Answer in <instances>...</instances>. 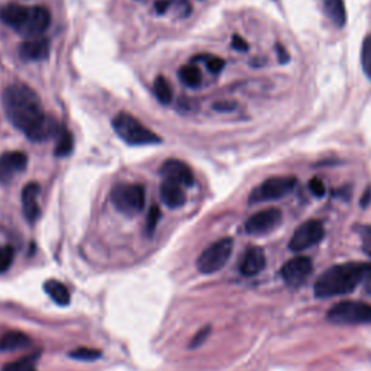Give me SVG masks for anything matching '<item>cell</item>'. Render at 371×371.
Segmentation results:
<instances>
[{
    "mask_svg": "<svg viewBox=\"0 0 371 371\" xmlns=\"http://www.w3.org/2000/svg\"><path fill=\"white\" fill-rule=\"evenodd\" d=\"M328 321L335 325L371 324V304L363 302H341L332 306Z\"/></svg>",
    "mask_w": 371,
    "mask_h": 371,
    "instance_id": "6",
    "label": "cell"
},
{
    "mask_svg": "<svg viewBox=\"0 0 371 371\" xmlns=\"http://www.w3.org/2000/svg\"><path fill=\"white\" fill-rule=\"evenodd\" d=\"M31 344V338L19 331H10L0 337V352H14L27 348Z\"/></svg>",
    "mask_w": 371,
    "mask_h": 371,
    "instance_id": "19",
    "label": "cell"
},
{
    "mask_svg": "<svg viewBox=\"0 0 371 371\" xmlns=\"http://www.w3.org/2000/svg\"><path fill=\"white\" fill-rule=\"evenodd\" d=\"M309 190H311V193L318 198V199H321L326 195V187L324 184V182L321 180V178L319 177H313L311 178V182H309Z\"/></svg>",
    "mask_w": 371,
    "mask_h": 371,
    "instance_id": "31",
    "label": "cell"
},
{
    "mask_svg": "<svg viewBox=\"0 0 371 371\" xmlns=\"http://www.w3.org/2000/svg\"><path fill=\"white\" fill-rule=\"evenodd\" d=\"M40 354L35 352L27 357H22L16 361H12L3 366L2 371H36V360Z\"/></svg>",
    "mask_w": 371,
    "mask_h": 371,
    "instance_id": "25",
    "label": "cell"
},
{
    "mask_svg": "<svg viewBox=\"0 0 371 371\" xmlns=\"http://www.w3.org/2000/svg\"><path fill=\"white\" fill-rule=\"evenodd\" d=\"M232 48L237 51H241V53H244V51H248L250 47L244 38H241L239 35H234L232 36Z\"/></svg>",
    "mask_w": 371,
    "mask_h": 371,
    "instance_id": "33",
    "label": "cell"
},
{
    "mask_svg": "<svg viewBox=\"0 0 371 371\" xmlns=\"http://www.w3.org/2000/svg\"><path fill=\"white\" fill-rule=\"evenodd\" d=\"M161 217V211L160 208L157 206V204H152V206L149 208L148 211V215H147V222H145V232L148 235H152L156 231V228L158 225V221Z\"/></svg>",
    "mask_w": 371,
    "mask_h": 371,
    "instance_id": "27",
    "label": "cell"
},
{
    "mask_svg": "<svg viewBox=\"0 0 371 371\" xmlns=\"http://www.w3.org/2000/svg\"><path fill=\"white\" fill-rule=\"evenodd\" d=\"M2 105L9 122L35 143L45 141L61 130L47 118L40 96L27 84L8 86L2 95Z\"/></svg>",
    "mask_w": 371,
    "mask_h": 371,
    "instance_id": "1",
    "label": "cell"
},
{
    "mask_svg": "<svg viewBox=\"0 0 371 371\" xmlns=\"http://www.w3.org/2000/svg\"><path fill=\"white\" fill-rule=\"evenodd\" d=\"M264 267H265L264 251L259 247H251L246 251L244 259H242L239 265V270L244 276L251 277L261 273L264 270Z\"/></svg>",
    "mask_w": 371,
    "mask_h": 371,
    "instance_id": "16",
    "label": "cell"
},
{
    "mask_svg": "<svg viewBox=\"0 0 371 371\" xmlns=\"http://www.w3.org/2000/svg\"><path fill=\"white\" fill-rule=\"evenodd\" d=\"M28 156L22 151H10L0 156V183H10L14 177L27 170Z\"/></svg>",
    "mask_w": 371,
    "mask_h": 371,
    "instance_id": "11",
    "label": "cell"
},
{
    "mask_svg": "<svg viewBox=\"0 0 371 371\" xmlns=\"http://www.w3.org/2000/svg\"><path fill=\"white\" fill-rule=\"evenodd\" d=\"M276 48H277V57H278V61H280L281 64H286V62L290 60V54L287 53L286 47H285L283 44H277Z\"/></svg>",
    "mask_w": 371,
    "mask_h": 371,
    "instance_id": "34",
    "label": "cell"
},
{
    "mask_svg": "<svg viewBox=\"0 0 371 371\" xmlns=\"http://www.w3.org/2000/svg\"><path fill=\"white\" fill-rule=\"evenodd\" d=\"M370 203H371V190L367 189V190L364 191L363 199H361V206H363V208H367Z\"/></svg>",
    "mask_w": 371,
    "mask_h": 371,
    "instance_id": "37",
    "label": "cell"
},
{
    "mask_svg": "<svg viewBox=\"0 0 371 371\" xmlns=\"http://www.w3.org/2000/svg\"><path fill=\"white\" fill-rule=\"evenodd\" d=\"M44 289H45V293L48 294V296L53 299L57 304L67 306L70 303V291L66 286L61 283V281H58L56 278H51V280L45 281Z\"/></svg>",
    "mask_w": 371,
    "mask_h": 371,
    "instance_id": "21",
    "label": "cell"
},
{
    "mask_svg": "<svg viewBox=\"0 0 371 371\" xmlns=\"http://www.w3.org/2000/svg\"><path fill=\"white\" fill-rule=\"evenodd\" d=\"M325 235V229L322 222L319 221H308L302 224L296 231H294L290 242H289V248L294 252L304 251L313 246H316L318 242H321Z\"/></svg>",
    "mask_w": 371,
    "mask_h": 371,
    "instance_id": "8",
    "label": "cell"
},
{
    "mask_svg": "<svg viewBox=\"0 0 371 371\" xmlns=\"http://www.w3.org/2000/svg\"><path fill=\"white\" fill-rule=\"evenodd\" d=\"M235 104H232V101H221V104H216L213 108L217 110V112H231L235 109Z\"/></svg>",
    "mask_w": 371,
    "mask_h": 371,
    "instance_id": "36",
    "label": "cell"
},
{
    "mask_svg": "<svg viewBox=\"0 0 371 371\" xmlns=\"http://www.w3.org/2000/svg\"><path fill=\"white\" fill-rule=\"evenodd\" d=\"M161 176L164 177V180H169L173 183L180 184L183 187H191L195 184V174L191 171L189 165L180 160H167L160 170Z\"/></svg>",
    "mask_w": 371,
    "mask_h": 371,
    "instance_id": "12",
    "label": "cell"
},
{
    "mask_svg": "<svg viewBox=\"0 0 371 371\" xmlns=\"http://www.w3.org/2000/svg\"><path fill=\"white\" fill-rule=\"evenodd\" d=\"M41 187L36 182H31L22 190V209L25 219L34 224L41 215L40 204H38V195H40Z\"/></svg>",
    "mask_w": 371,
    "mask_h": 371,
    "instance_id": "14",
    "label": "cell"
},
{
    "mask_svg": "<svg viewBox=\"0 0 371 371\" xmlns=\"http://www.w3.org/2000/svg\"><path fill=\"white\" fill-rule=\"evenodd\" d=\"M74 148V138L71 135L70 131L64 130V128H61L60 132H58V139H57V145H56V149H54V154L60 158L62 157H67L71 154V151Z\"/></svg>",
    "mask_w": 371,
    "mask_h": 371,
    "instance_id": "23",
    "label": "cell"
},
{
    "mask_svg": "<svg viewBox=\"0 0 371 371\" xmlns=\"http://www.w3.org/2000/svg\"><path fill=\"white\" fill-rule=\"evenodd\" d=\"M283 219V213L277 208H268L250 216L246 222V231L251 235L272 232Z\"/></svg>",
    "mask_w": 371,
    "mask_h": 371,
    "instance_id": "9",
    "label": "cell"
},
{
    "mask_svg": "<svg viewBox=\"0 0 371 371\" xmlns=\"http://www.w3.org/2000/svg\"><path fill=\"white\" fill-rule=\"evenodd\" d=\"M368 289H370V293H371V277L368 278Z\"/></svg>",
    "mask_w": 371,
    "mask_h": 371,
    "instance_id": "39",
    "label": "cell"
},
{
    "mask_svg": "<svg viewBox=\"0 0 371 371\" xmlns=\"http://www.w3.org/2000/svg\"><path fill=\"white\" fill-rule=\"evenodd\" d=\"M204 58V64H206V67L211 73L217 74L221 73L225 67V61L221 57H215V56H206Z\"/></svg>",
    "mask_w": 371,
    "mask_h": 371,
    "instance_id": "30",
    "label": "cell"
},
{
    "mask_svg": "<svg viewBox=\"0 0 371 371\" xmlns=\"http://www.w3.org/2000/svg\"><path fill=\"white\" fill-rule=\"evenodd\" d=\"M209 334H211V326H206V328H203L202 331H199L198 334L193 337V339H191L190 348H198L199 345H202L204 341L208 339Z\"/></svg>",
    "mask_w": 371,
    "mask_h": 371,
    "instance_id": "32",
    "label": "cell"
},
{
    "mask_svg": "<svg viewBox=\"0 0 371 371\" xmlns=\"http://www.w3.org/2000/svg\"><path fill=\"white\" fill-rule=\"evenodd\" d=\"M178 77L187 87L191 88H196L202 84V71L195 64H186V66H183L180 71H178Z\"/></svg>",
    "mask_w": 371,
    "mask_h": 371,
    "instance_id": "22",
    "label": "cell"
},
{
    "mask_svg": "<svg viewBox=\"0 0 371 371\" xmlns=\"http://www.w3.org/2000/svg\"><path fill=\"white\" fill-rule=\"evenodd\" d=\"M51 25V12L45 6L31 8L29 19L22 29V34L27 36H38L48 29Z\"/></svg>",
    "mask_w": 371,
    "mask_h": 371,
    "instance_id": "15",
    "label": "cell"
},
{
    "mask_svg": "<svg viewBox=\"0 0 371 371\" xmlns=\"http://www.w3.org/2000/svg\"><path fill=\"white\" fill-rule=\"evenodd\" d=\"M324 6L326 15L335 27L342 28L347 23V9L344 0H324Z\"/></svg>",
    "mask_w": 371,
    "mask_h": 371,
    "instance_id": "20",
    "label": "cell"
},
{
    "mask_svg": "<svg viewBox=\"0 0 371 371\" xmlns=\"http://www.w3.org/2000/svg\"><path fill=\"white\" fill-rule=\"evenodd\" d=\"M371 277V263H345L328 268L318 277L315 294L318 298H334L352 291Z\"/></svg>",
    "mask_w": 371,
    "mask_h": 371,
    "instance_id": "2",
    "label": "cell"
},
{
    "mask_svg": "<svg viewBox=\"0 0 371 371\" xmlns=\"http://www.w3.org/2000/svg\"><path fill=\"white\" fill-rule=\"evenodd\" d=\"M0 250H2V248H0Z\"/></svg>",
    "mask_w": 371,
    "mask_h": 371,
    "instance_id": "40",
    "label": "cell"
},
{
    "mask_svg": "<svg viewBox=\"0 0 371 371\" xmlns=\"http://www.w3.org/2000/svg\"><path fill=\"white\" fill-rule=\"evenodd\" d=\"M312 273V261L308 257H294L281 268V277L290 287L302 286Z\"/></svg>",
    "mask_w": 371,
    "mask_h": 371,
    "instance_id": "10",
    "label": "cell"
},
{
    "mask_svg": "<svg viewBox=\"0 0 371 371\" xmlns=\"http://www.w3.org/2000/svg\"><path fill=\"white\" fill-rule=\"evenodd\" d=\"M160 198L165 206L170 209L182 208L186 203V193L183 190V186L164 180L160 187Z\"/></svg>",
    "mask_w": 371,
    "mask_h": 371,
    "instance_id": "18",
    "label": "cell"
},
{
    "mask_svg": "<svg viewBox=\"0 0 371 371\" xmlns=\"http://www.w3.org/2000/svg\"><path fill=\"white\" fill-rule=\"evenodd\" d=\"M145 189L136 183H121L113 187L110 200L113 206L126 216H136L145 208Z\"/></svg>",
    "mask_w": 371,
    "mask_h": 371,
    "instance_id": "4",
    "label": "cell"
},
{
    "mask_svg": "<svg viewBox=\"0 0 371 371\" xmlns=\"http://www.w3.org/2000/svg\"><path fill=\"white\" fill-rule=\"evenodd\" d=\"M49 54V43L45 38H32L21 44L19 56L28 61H40Z\"/></svg>",
    "mask_w": 371,
    "mask_h": 371,
    "instance_id": "17",
    "label": "cell"
},
{
    "mask_svg": "<svg viewBox=\"0 0 371 371\" xmlns=\"http://www.w3.org/2000/svg\"><path fill=\"white\" fill-rule=\"evenodd\" d=\"M363 235L366 237V239H367L368 242H371V226H367V228H364V231H363Z\"/></svg>",
    "mask_w": 371,
    "mask_h": 371,
    "instance_id": "38",
    "label": "cell"
},
{
    "mask_svg": "<svg viewBox=\"0 0 371 371\" xmlns=\"http://www.w3.org/2000/svg\"><path fill=\"white\" fill-rule=\"evenodd\" d=\"M234 250L232 238H222L213 242L204 250L198 259V270L203 274H213L219 272L221 268L228 263Z\"/></svg>",
    "mask_w": 371,
    "mask_h": 371,
    "instance_id": "7",
    "label": "cell"
},
{
    "mask_svg": "<svg viewBox=\"0 0 371 371\" xmlns=\"http://www.w3.org/2000/svg\"><path fill=\"white\" fill-rule=\"evenodd\" d=\"M171 3H173V0H157L156 5H154L156 6V12H157V14L163 15L164 12L169 10V8H170Z\"/></svg>",
    "mask_w": 371,
    "mask_h": 371,
    "instance_id": "35",
    "label": "cell"
},
{
    "mask_svg": "<svg viewBox=\"0 0 371 371\" xmlns=\"http://www.w3.org/2000/svg\"><path fill=\"white\" fill-rule=\"evenodd\" d=\"M14 248L12 247H5L0 250V273L6 272L8 268L10 267L12 261H14Z\"/></svg>",
    "mask_w": 371,
    "mask_h": 371,
    "instance_id": "29",
    "label": "cell"
},
{
    "mask_svg": "<svg viewBox=\"0 0 371 371\" xmlns=\"http://www.w3.org/2000/svg\"><path fill=\"white\" fill-rule=\"evenodd\" d=\"M298 184V178L293 176H277L264 180L255 187L248 198L250 204L272 202L290 195Z\"/></svg>",
    "mask_w": 371,
    "mask_h": 371,
    "instance_id": "5",
    "label": "cell"
},
{
    "mask_svg": "<svg viewBox=\"0 0 371 371\" xmlns=\"http://www.w3.org/2000/svg\"><path fill=\"white\" fill-rule=\"evenodd\" d=\"M154 95L158 99L160 104L163 105H169L173 100V88L169 80L164 77V75H158V77L154 80Z\"/></svg>",
    "mask_w": 371,
    "mask_h": 371,
    "instance_id": "24",
    "label": "cell"
},
{
    "mask_svg": "<svg viewBox=\"0 0 371 371\" xmlns=\"http://www.w3.org/2000/svg\"><path fill=\"white\" fill-rule=\"evenodd\" d=\"M113 130L118 136L130 145L160 144L161 138L128 112H119L112 121Z\"/></svg>",
    "mask_w": 371,
    "mask_h": 371,
    "instance_id": "3",
    "label": "cell"
},
{
    "mask_svg": "<svg viewBox=\"0 0 371 371\" xmlns=\"http://www.w3.org/2000/svg\"><path fill=\"white\" fill-rule=\"evenodd\" d=\"M70 355L73 358H75V360H80V361H95L101 355V352L95 348L82 347V348H77L75 351H73Z\"/></svg>",
    "mask_w": 371,
    "mask_h": 371,
    "instance_id": "28",
    "label": "cell"
},
{
    "mask_svg": "<svg viewBox=\"0 0 371 371\" xmlns=\"http://www.w3.org/2000/svg\"><path fill=\"white\" fill-rule=\"evenodd\" d=\"M361 66L367 75V79L371 82V34L366 36L361 49Z\"/></svg>",
    "mask_w": 371,
    "mask_h": 371,
    "instance_id": "26",
    "label": "cell"
},
{
    "mask_svg": "<svg viewBox=\"0 0 371 371\" xmlns=\"http://www.w3.org/2000/svg\"><path fill=\"white\" fill-rule=\"evenodd\" d=\"M31 14V8L16 5V3H9L0 8V19H2L3 23H6L8 27L14 28L19 32L27 25Z\"/></svg>",
    "mask_w": 371,
    "mask_h": 371,
    "instance_id": "13",
    "label": "cell"
}]
</instances>
